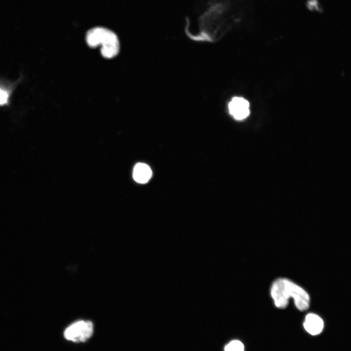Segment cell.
Masks as SVG:
<instances>
[{
	"mask_svg": "<svg viewBox=\"0 0 351 351\" xmlns=\"http://www.w3.org/2000/svg\"><path fill=\"white\" fill-rule=\"evenodd\" d=\"M152 172L150 167L145 163H138L134 167L133 176L139 183L147 182L152 176Z\"/></svg>",
	"mask_w": 351,
	"mask_h": 351,
	"instance_id": "obj_6",
	"label": "cell"
},
{
	"mask_svg": "<svg viewBox=\"0 0 351 351\" xmlns=\"http://www.w3.org/2000/svg\"><path fill=\"white\" fill-rule=\"evenodd\" d=\"M224 351H244V346L240 340H233L226 345Z\"/></svg>",
	"mask_w": 351,
	"mask_h": 351,
	"instance_id": "obj_7",
	"label": "cell"
},
{
	"mask_svg": "<svg viewBox=\"0 0 351 351\" xmlns=\"http://www.w3.org/2000/svg\"><path fill=\"white\" fill-rule=\"evenodd\" d=\"M228 110L235 120H242L250 115V103L242 97H234L228 104Z\"/></svg>",
	"mask_w": 351,
	"mask_h": 351,
	"instance_id": "obj_4",
	"label": "cell"
},
{
	"mask_svg": "<svg viewBox=\"0 0 351 351\" xmlns=\"http://www.w3.org/2000/svg\"><path fill=\"white\" fill-rule=\"evenodd\" d=\"M86 41L89 46H100L102 56L106 58L116 57L119 51V41L116 34L112 30L102 26L94 27L86 34Z\"/></svg>",
	"mask_w": 351,
	"mask_h": 351,
	"instance_id": "obj_2",
	"label": "cell"
},
{
	"mask_svg": "<svg viewBox=\"0 0 351 351\" xmlns=\"http://www.w3.org/2000/svg\"><path fill=\"white\" fill-rule=\"evenodd\" d=\"M303 327L310 335H317L323 332L324 323L323 320L317 314L309 313L305 316Z\"/></svg>",
	"mask_w": 351,
	"mask_h": 351,
	"instance_id": "obj_5",
	"label": "cell"
},
{
	"mask_svg": "<svg viewBox=\"0 0 351 351\" xmlns=\"http://www.w3.org/2000/svg\"><path fill=\"white\" fill-rule=\"evenodd\" d=\"M9 98L8 92L0 87V105L2 106L7 103Z\"/></svg>",
	"mask_w": 351,
	"mask_h": 351,
	"instance_id": "obj_8",
	"label": "cell"
},
{
	"mask_svg": "<svg viewBox=\"0 0 351 351\" xmlns=\"http://www.w3.org/2000/svg\"><path fill=\"white\" fill-rule=\"evenodd\" d=\"M270 294L275 307L284 309L289 300L293 299L296 308L300 311L308 310L310 304L308 293L301 287L286 278H279L274 281L270 289Z\"/></svg>",
	"mask_w": 351,
	"mask_h": 351,
	"instance_id": "obj_1",
	"label": "cell"
},
{
	"mask_svg": "<svg viewBox=\"0 0 351 351\" xmlns=\"http://www.w3.org/2000/svg\"><path fill=\"white\" fill-rule=\"evenodd\" d=\"M94 326L90 321L80 320L68 327L64 332L65 338L75 342H83L93 334Z\"/></svg>",
	"mask_w": 351,
	"mask_h": 351,
	"instance_id": "obj_3",
	"label": "cell"
}]
</instances>
